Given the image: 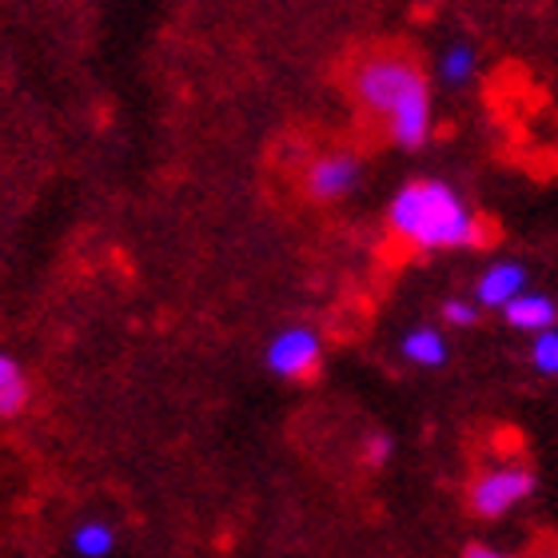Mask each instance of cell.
<instances>
[{"instance_id": "cell-7", "label": "cell", "mask_w": 558, "mask_h": 558, "mask_svg": "<svg viewBox=\"0 0 558 558\" xmlns=\"http://www.w3.org/2000/svg\"><path fill=\"white\" fill-rule=\"evenodd\" d=\"M502 319L514 327V331H531V336H543L550 331L558 319V307L550 295L543 291H523V295H514L507 307H502Z\"/></svg>"}, {"instance_id": "cell-12", "label": "cell", "mask_w": 558, "mask_h": 558, "mask_svg": "<svg viewBox=\"0 0 558 558\" xmlns=\"http://www.w3.org/2000/svg\"><path fill=\"white\" fill-rule=\"evenodd\" d=\"M531 363H535V372L558 375V331L555 327L543 331V336H535V343H531Z\"/></svg>"}, {"instance_id": "cell-8", "label": "cell", "mask_w": 558, "mask_h": 558, "mask_svg": "<svg viewBox=\"0 0 558 558\" xmlns=\"http://www.w3.org/2000/svg\"><path fill=\"white\" fill-rule=\"evenodd\" d=\"M33 399V387H28V375L9 351H0V418H16Z\"/></svg>"}, {"instance_id": "cell-5", "label": "cell", "mask_w": 558, "mask_h": 558, "mask_svg": "<svg viewBox=\"0 0 558 558\" xmlns=\"http://www.w3.org/2000/svg\"><path fill=\"white\" fill-rule=\"evenodd\" d=\"M360 175H363V163L355 151H327L319 160L307 163V172H303V192L319 204L327 199H343L348 192L360 187Z\"/></svg>"}, {"instance_id": "cell-4", "label": "cell", "mask_w": 558, "mask_h": 558, "mask_svg": "<svg viewBox=\"0 0 558 558\" xmlns=\"http://www.w3.org/2000/svg\"><path fill=\"white\" fill-rule=\"evenodd\" d=\"M319 360H324V343H319L312 327H288L268 343V367L279 379L303 384V379H312L319 372Z\"/></svg>"}, {"instance_id": "cell-6", "label": "cell", "mask_w": 558, "mask_h": 558, "mask_svg": "<svg viewBox=\"0 0 558 558\" xmlns=\"http://www.w3.org/2000/svg\"><path fill=\"white\" fill-rule=\"evenodd\" d=\"M526 291V268L514 264V259H502V264H490L475 283V307H495L502 312L514 295Z\"/></svg>"}, {"instance_id": "cell-15", "label": "cell", "mask_w": 558, "mask_h": 558, "mask_svg": "<svg viewBox=\"0 0 558 558\" xmlns=\"http://www.w3.org/2000/svg\"><path fill=\"white\" fill-rule=\"evenodd\" d=\"M387 454H391V439L387 435L367 442V463H387Z\"/></svg>"}, {"instance_id": "cell-2", "label": "cell", "mask_w": 558, "mask_h": 558, "mask_svg": "<svg viewBox=\"0 0 558 558\" xmlns=\"http://www.w3.org/2000/svg\"><path fill=\"white\" fill-rule=\"evenodd\" d=\"M387 223L415 252L483 247L490 240L487 223L478 220L475 208L442 180H411L399 187L387 208Z\"/></svg>"}, {"instance_id": "cell-3", "label": "cell", "mask_w": 558, "mask_h": 558, "mask_svg": "<svg viewBox=\"0 0 558 558\" xmlns=\"http://www.w3.org/2000/svg\"><path fill=\"white\" fill-rule=\"evenodd\" d=\"M535 495V471L526 466H490L466 487V511L478 519H502Z\"/></svg>"}, {"instance_id": "cell-1", "label": "cell", "mask_w": 558, "mask_h": 558, "mask_svg": "<svg viewBox=\"0 0 558 558\" xmlns=\"http://www.w3.org/2000/svg\"><path fill=\"white\" fill-rule=\"evenodd\" d=\"M351 96L367 117L387 120V136L399 148L415 151L430 140L435 129L430 88L411 52H375L360 60V69L351 72Z\"/></svg>"}, {"instance_id": "cell-10", "label": "cell", "mask_w": 558, "mask_h": 558, "mask_svg": "<svg viewBox=\"0 0 558 558\" xmlns=\"http://www.w3.org/2000/svg\"><path fill=\"white\" fill-rule=\"evenodd\" d=\"M72 550L81 558H108L117 550V531L105 519H88V523L72 531Z\"/></svg>"}, {"instance_id": "cell-9", "label": "cell", "mask_w": 558, "mask_h": 558, "mask_svg": "<svg viewBox=\"0 0 558 558\" xmlns=\"http://www.w3.org/2000/svg\"><path fill=\"white\" fill-rule=\"evenodd\" d=\"M403 355L411 363H418V367H442L447 363V339L435 327H415L403 339Z\"/></svg>"}, {"instance_id": "cell-14", "label": "cell", "mask_w": 558, "mask_h": 558, "mask_svg": "<svg viewBox=\"0 0 558 558\" xmlns=\"http://www.w3.org/2000/svg\"><path fill=\"white\" fill-rule=\"evenodd\" d=\"M463 558H514V555H507L502 547H490V543H466Z\"/></svg>"}, {"instance_id": "cell-16", "label": "cell", "mask_w": 558, "mask_h": 558, "mask_svg": "<svg viewBox=\"0 0 558 558\" xmlns=\"http://www.w3.org/2000/svg\"><path fill=\"white\" fill-rule=\"evenodd\" d=\"M418 4H439V0H418Z\"/></svg>"}, {"instance_id": "cell-13", "label": "cell", "mask_w": 558, "mask_h": 558, "mask_svg": "<svg viewBox=\"0 0 558 558\" xmlns=\"http://www.w3.org/2000/svg\"><path fill=\"white\" fill-rule=\"evenodd\" d=\"M442 319L451 327H471L478 319V307L471 300H447L442 303Z\"/></svg>"}, {"instance_id": "cell-11", "label": "cell", "mask_w": 558, "mask_h": 558, "mask_svg": "<svg viewBox=\"0 0 558 558\" xmlns=\"http://www.w3.org/2000/svg\"><path fill=\"white\" fill-rule=\"evenodd\" d=\"M475 72H478V57H475V48L471 45H451L439 57V76H442V84H451V88L471 84Z\"/></svg>"}]
</instances>
